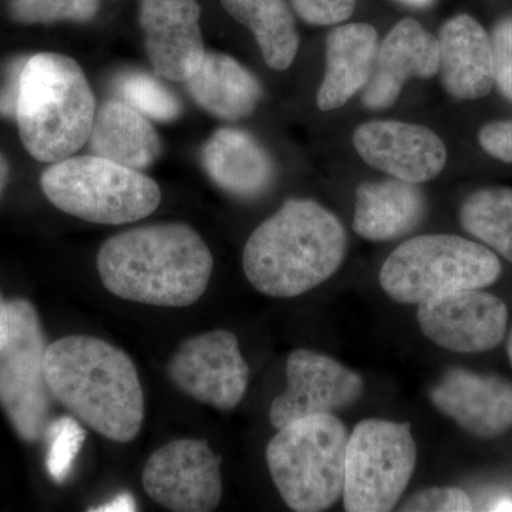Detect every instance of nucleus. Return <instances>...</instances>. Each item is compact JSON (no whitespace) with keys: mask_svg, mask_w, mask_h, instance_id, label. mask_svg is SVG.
Masks as SVG:
<instances>
[{"mask_svg":"<svg viewBox=\"0 0 512 512\" xmlns=\"http://www.w3.org/2000/svg\"><path fill=\"white\" fill-rule=\"evenodd\" d=\"M97 269L107 291L126 301L183 308L205 291L214 258L188 225H148L128 229L104 242Z\"/></svg>","mask_w":512,"mask_h":512,"instance_id":"1","label":"nucleus"},{"mask_svg":"<svg viewBox=\"0 0 512 512\" xmlns=\"http://www.w3.org/2000/svg\"><path fill=\"white\" fill-rule=\"evenodd\" d=\"M45 370L50 392L74 419L116 443L136 439L144 393L126 352L94 336H66L47 348Z\"/></svg>","mask_w":512,"mask_h":512,"instance_id":"2","label":"nucleus"},{"mask_svg":"<svg viewBox=\"0 0 512 512\" xmlns=\"http://www.w3.org/2000/svg\"><path fill=\"white\" fill-rule=\"evenodd\" d=\"M348 235L335 214L313 200H288L245 245L242 266L256 291L295 298L338 272Z\"/></svg>","mask_w":512,"mask_h":512,"instance_id":"3","label":"nucleus"},{"mask_svg":"<svg viewBox=\"0 0 512 512\" xmlns=\"http://www.w3.org/2000/svg\"><path fill=\"white\" fill-rule=\"evenodd\" d=\"M96 99L72 57L43 52L26 59L15 119L26 151L40 163H59L89 141Z\"/></svg>","mask_w":512,"mask_h":512,"instance_id":"4","label":"nucleus"},{"mask_svg":"<svg viewBox=\"0 0 512 512\" xmlns=\"http://www.w3.org/2000/svg\"><path fill=\"white\" fill-rule=\"evenodd\" d=\"M348 441V429L333 414L303 417L278 429L266 448V463L291 510L319 512L338 503Z\"/></svg>","mask_w":512,"mask_h":512,"instance_id":"5","label":"nucleus"},{"mask_svg":"<svg viewBox=\"0 0 512 512\" xmlns=\"http://www.w3.org/2000/svg\"><path fill=\"white\" fill-rule=\"evenodd\" d=\"M493 251L450 234L419 235L399 245L380 269V285L393 301L420 305L439 296L493 285L501 275Z\"/></svg>","mask_w":512,"mask_h":512,"instance_id":"6","label":"nucleus"},{"mask_svg":"<svg viewBox=\"0 0 512 512\" xmlns=\"http://www.w3.org/2000/svg\"><path fill=\"white\" fill-rule=\"evenodd\" d=\"M40 187L60 211L94 224L143 220L161 201L156 181L94 154L53 163L43 171Z\"/></svg>","mask_w":512,"mask_h":512,"instance_id":"7","label":"nucleus"},{"mask_svg":"<svg viewBox=\"0 0 512 512\" xmlns=\"http://www.w3.org/2000/svg\"><path fill=\"white\" fill-rule=\"evenodd\" d=\"M417 446L409 423L360 421L346 450L343 505L349 512H387L412 480Z\"/></svg>","mask_w":512,"mask_h":512,"instance_id":"8","label":"nucleus"},{"mask_svg":"<svg viewBox=\"0 0 512 512\" xmlns=\"http://www.w3.org/2000/svg\"><path fill=\"white\" fill-rule=\"evenodd\" d=\"M9 338L0 349V407L13 430L35 443L45 436L52 412L45 360L49 345L35 306L28 299H10Z\"/></svg>","mask_w":512,"mask_h":512,"instance_id":"9","label":"nucleus"},{"mask_svg":"<svg viewBox=\"0 0 512 512\" xmlns=\"http://www.w3.org/2000/svg\"><path fill=\"white\" fill-rule=\"evenodd\" d=\"M143 487L154 503L167 510H215L222 497L221 457L205 440L170 441L148 457Z\"/></svg>","mask_w":512,"mask_h":512,"instance_id":"10","label":"nucleus"},{"mask_svg":"<svg viewBox=\"0 0 512 512\" xmlns=\"http://www.w3.org/2000/svg\"><path fill=\"white\" fill-rule=\"evenodd\" d=\"M168 375L192 399L222 412L241 403L249 383V367L238 338L228 330L185 340L168 363Z\"/></svg>","mask_w":512,"mask_h":512,"instance_id":"11","label":"nucleus"},{"mask_svg":"<svg viewBox=\"0 0 512 512\" xmlns=\"http://www.w3.org/2000/svg\"><path fill=\"white\" fill-rule=\"evenodd\" d=\"M288 386L272 402L269 419L276 429L318 414H335L363 396L365 382L338 360L308 349L292 352L286 362Z\"/></svg>","mask_w":512,"mask_h":512,"instance_id":"12","label":"nucleus"},{"mask_svg":"<svg viewBox=\"0 0 512 512\" xmlns=\"http://www.w3.org/2000/svg\"><path fill=\"white\" fill-rule=\"evenodd\" d=\"M417 322L427 339L458 353L487 352L503 342L508 309L481 289L458 291L420 303Z\"/></svg>","mask_w":512,"mask_h":512,"instance_id":"13","label":"nucleus"},{"mask_svg":"<svg viewBox=\"0 0 512 512\" xmlns=\"http://www.w3.org/2000/svg\"><path fill=\"white\" fill-rule=\"evenodd\" d=\"M353 146L370 167L407 183L423 184L444 170L447 150L430 128L403 121H369L356 128Z\"/></svg>","mask_w":512,"mask_h":512,"instance_id":"14","label":"nucleus"},{"mask_svg":"<svg viewBox=\"0 0 512 512\" xmlns=\"http://www.w3.org/2000/svg\"><path fill=\"white\" fill-rule=\"evenodd\" d=\"M430 402L477 439L512 429V383L503 377L450 369L431 387Z\"/></svg>","mask_w":512,"mask_h":512,"instance_id":"15","label":"nucleus"},{"mask_svg":"<svg viewBox=\"0 0 512 512\" xmlns=\"http://www.w3.org/2000/svg\"><path fill=\"white\" fill-rule=\"evenodd\" d=\"M197 0H140V25L151 66L164 79L187 82L205 56Z\"/></svg>","mask_w":512,"mask_h":512,"instance_id":"16","label":"nucleus"},{"mask_svg":"<svg viewBox=\"0 0 512 512\" xmlns=\"http://www.w3.org/2000/svg\"><path fill=\"white\" fill-rule=\"evenodd\" d=\"M439 73V42L416 19H403L379 45L375 69L362 103L369 110H384L399 99L404 84L413 77L430 79Z\"/></svg>","mask_w":512,"mask_h":512,"instance_id":"17","label":"nucleus"},{"mask_svg":"<svg viewBox=\"0 0 512 512\" xmlns=\"http://www.w3.org/2000/svg\"><path fill=\"white\" fill-rule=\"evenodd\" d=\"M439 73L448 94L457 100H478L494 87L491 37L473 16L457 15L441 26Z\"/></svg>","mask_w":512,"mask_h":512,"instance_id":"18","label":"nucleus"},{"mask_svg":"<svg viewBox=\"0 0 512 512\" xmlns=\"http://www.w3.org/2000/svg\"><path fill=\"white\" fill-rule=\"evenodd\" d=\"M205 173L221 190L234 197H261L274 183V161L248 131L221 128L202 148Z\"/></svg>","mask_w":512,"mask_h":512,"instance_id":"19","label":"nucleus"},{"mask_svg":"<svg viewBox=\"0 0 512 512\" xmlns=\"http://www.w3.org/2000/svg\"><path fill=\"white\" fill-rule=\"evenodd\" d=\"M379 36L369 23L338 26L326 37V70L318 107L338 110L362 92L375 69Z\"/></svg>","mask_w":512,"mask_h":512,"instance_id":"20","label":"nucleus"},{"mask_svg":"<svg viewBox=\"0 0 512 512\" xmlns=\"http://www.w3.org/2000/svg\"><path fill=\"white\" fill-rule=\"evenodd\" d=\"M426 211L419 184L394 177L363 183L356 190L353 229L367 241H392L419 227Z\"/></svg>","mask_w":512,"mask_h":512,"instance_id":"21","label":"nucleus"},{"mask_svg":"<svg viewBox=\"0 0 512 512\" xmlns=\"http://www.w3.org/2000/svg\"><path fill=\"white\" fill-rule=\"evenodd\" d=\"M94 156L143 171L160 156V138L140 111L120 99L107 100L94 116L89 137Z\"/></svg>","mask_w":512,"mask_h":512,"instance_id":"22","label":"nucleus"},{"mask_svg":"<svg viewBox=\"0 0 512 512\" xmlns=\"http://www.w3.org/2000/svg\"><path fill=\"white\" fill-rule=\"evenodd\" d=\"M184 83L198 106L224 120L249 116L262 97L254 74L222 53H205L200 67Z\"/></svg>","mask_w":512,"mask_h":512,"instance_id":"23","label":"nucleus"},{"mask_svg":"<svg viewBox=\"0 0 512 512\" xmlns=\"http://www.w3.org/2000/svg\"><path fill=\"white\" fill-rule=\"evenodd\" d=\"M237 22L254 33L266 64L274 70L291 67L298 55L295 19L285 0H221Z\"/></svg>","mask_w":512,"mask_h":512,"instance_id":"24","label":"nucleus"},{"mask_svg":"<svg viewBox=\"0 0 512 512\" xmlns=\"http://www.w3.org/2000/svg\"><path fill=\"white\" fill-rule=\"evenodd\" d=\"M460 222L468 234L512 264V188L473 192L461 205Z\"/></svg>","mask_w":512,"mask_h":512,"instance_id":"25","label":"nucleus"},{"mask_svg":"<svg viewBox=\"0 0 512 512\" xmlns=\"http://www.w3.org/2000/svg\"><path fill=\"white\" fill-rule=\"evenodd\" d=\"M114 92L117 99L126 101L148 119L168 123L180 116V100L150 74L121 73L114 80Z\"/></svg>","mask_w":512,"mask_h":512,"instance_id":"26","label":"nucleus"},{"mask_svg":"<svg viewBox=\"0 0 512 512\" xmlns=\"http://www.w3.org/2000/svg\"><path fill=\"white\" fill-rule=\"evenodd\" d=\"M43 437L47 443V473L56 483L62 484L72 473L74 461L86 440V431L79 420L64 416L50 421Z\"/></svg>","mask_w":512,"mask_h":512,"instance_id":"27","label":"nucleus"},{"mask_svg":"<svg viewBox=\"0 0 512 512\" xmlns=\"http://www.w3.org/2000/svg\"><path fill=\"white\" fill-rule=\"evenodd\" d=\"M99 9L100 0H12L9 16L23 25H46L63 20L87 22Z\"/></svg>","mask_w":512,"mask_h":512,"instance_id":"28","label":"nucleus"},{"mask_svg":"<svg viewBox=\"0 0 512 512\" xmlns=\"http://www.w3.org/2000/svg\"><path fill=\"white\" fill-rule=\"evenodd\" d=\"M473 500L457 487H433L419 491L404 501L400 511L410 512H468L474 511Z\"/></svg>","mask_w":512,"mask_h":512,"instance_id":"29","label":"nucleus"},{"mask_svg":"<svg viewBox=\"0 0 512 512\" xmlns=\"http://www.w3.org/2000/svg\"><path fill=\"white\" fill-rule=\"evenodd\" d=\"M494 84L512 103V16L500 20L491 33Z\"/></svg>","mask_w":512,"mask_h":512,"instance_id":"30","label":"nucleus"},{"mask_svg":"<svg viewBox=\"0 0 512 512\" xmlns=\"http://www.w3.org/2000/svg\"><path fill=\"white\" fill-rule=\"evenodd\" d=\"M299 18L315 26L339 25L355 12L356 0H291Z\"/></svg>","mask_w":512,"mask_h":512,"instance_id":"31","label":"nucleus"},{"mask_svg":"<svg viewBox=\"0 0 512 512\" xmlns=\"http://www.w3.org/2000/svg\"><path fill=\"white\" fill-rule=\"evenodd\" d=\"M478 143L491 157L512 164V120L485 124L478 133Z\"/></svg>","mask_w":512,"mask_h":512,"instance_id":"32","label":"nucleus"},{"mask_svg":"<svg viewBox=\"0 0 512 512\" xmlns=\"http://www.w3.org/2000/svg\"><path fill=\"white\" fill-rule=\"evenodd\" d=\"M26 62V60H25ZM25 62H16L10 70L8 82L0 90V114L5 117H15L18 103L19 77Z\"/></svg>","mask_w":512,"mask_h":512,"instance_id":"33","label":"nucleus"},{"mask_svg":"<svg viewBox=\"0 0 512 512\" xmlns=\"http://www.w3.org/2000/svg\"><path fill=\"white\" fill-rule=\"evenodd\" d=\"M94 512H133L137 511V501L130 493H121L111 498L107 503L96 508H90Z\"/></svg>","mask_w":512,"mask_h":512,"instance_id":"34","label":"nucleus"},{"mask_svg":"<svg viewBox=\"0 0 512 512\" xmlns=\"http://www.w3.org/2000/svg\"><path fill=\"white\" fill-rule=\"evenodd\" d=\"M10 330V316H9V302L3 299L0 293V349L5 345L6 340L9 338Z\"/></svg>","mask_w":512,"mask_h":512,"instance_id":"35","label":"nucleus"},{"mask_svg":"<svg viewBox=\"0 0 512 512\" xmlns=\"http://www.w3.org/2000/svg\"><path fill=\"white\" fill-rule=\"evenodd\" d=\"M9 178L10 167L8 160L0 153V198H2L3 192H5L6 187H8Z\"/></svg>","mask_w":512,"mask_h":512,"instance_id":"36","label":"nucleus"},{"mask_svg":"<svg viewBox=\"0 0 512 512\" xmlns=\"http://www.w3.org/2000/svg\"><path fill=\"white\" fill-rule=\"evenodd\" d=\"M403 2L409 3V5L413 6H426L429 5L431 0H403Z\"/></svg>","mask_w":512,"mask_h":512,"instance_id":"37","label":"nucleus"},{"mask_svg":"<svg viewBox=\"0 0 512 512\" xmlns=\"http://www.w3.org/2000/svg\"><path fill=\"white\" fill-rule=\"evenodd\" d=\"M508 357H510V362H511V366H512V330H511V335H510V338H508Z\"/></svg>","mask_w":512,"mask_h":512,"instance_id":"38","label":"nucleus"}]
</instances>
